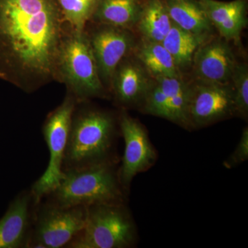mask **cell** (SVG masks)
<instances>
[{"instance_id":"cb8c5ba5","label":"cell","mask_w":248,"mask_h":248,"mask_svg":"<svg viewBox=\"0 0 248 248\" xmlns=\"http://www.w3.org/2000/svg\"><path fill=\"white\" fill-rule=\"evenodd\" d=\"M248 159V128L243 130L237 146L234 151L223 162V166L228 169H233Z\"/></svg>"},{"instance_id":"5bb4252c","label":"cell","mask_w":248,"mask_h":248,"mask_svg":"<svg viewBox=\"0 0 248 248\" xmlns=\"http://www.w3.org/2000/svg\"><path fill=\"white\" fill-rule=\"evenodd\" d=\"M214 27L227 42H239L240 36L247 26L245 0L224 1L199 0Z\"/></svg>"},{"instance_id":"52a82bcc","label":"cell","mask_w":248,"mask_h":248,"mask_svg":"<svg viewBox=\"0 0 248 248\" xmlns=\"http://www.w3.org/2000/svg\"><path fill=\"white\" fill-rule=\"evenodd\" d=\"M86 215L87 207L82 205L61 207L40 202L27 248H66L82 231Z\"/></svg>"},{"instance_id":"ffe728a7","label":"cell","mask_w":248,"mask_h":248,"mask_svg":"<svg viewBox=\"0 0 248 248\" xmlns=\"http://www.w3.org/2000/svg\"><path fill=\"white\" fill-rule=\"evenodd\" d=\"M137 60L153 78L181 76L174 60L161 42L143 40L137 48Z\"/></svg>"},{"instance_id":"8992f818","label":"cell","mask_w":248,"mask_h":248,"mask_svg":"<svg viewBox=\"0 0 248 248\" xmlns=\"http://www.w3.org/2000/svg\"><path fill=\"white\" fill-rule=\"evenodd\" d=\"M78 103L71 93L47 117L43 134L48 146V165L44 174L32 186L31 192L38 204L58 187L63 176V162L66 152L72 116Z\"/></svg>"},{"instance_id":"5b68a950","label":"cell","mask_w":248,"mask_h":248,"mask_svg":"<svg viewBox=\"0 0 248 248\" xmlns=\"http://www.w3.org/2000/svg\"><path fill=\"white\" fill-rule=\"evenodd\" d=\"M138 241L136 224L124 203L94 204L87 207L82 231L69 248H129Z\"/></svg>"},{"instance_id":"9a60e30c","label":"cell","mask_w":248,"mask_h":248,"mask_svg":"<svg viewBox=\"0 0 248 248\" xmlns=\"http://www.w3.org/2000/svg\"><path fill=\"white\" fill-rule=\"evenodd\" d=\"M171 20L183 30L208 40L213 26L199 0H166Z\"/></svg>"},{"instance_id":"7c38bea8","label":"cell","mask_w":248,"mask_h":248,"mask_svg":"<svg viewBox=\"0 0 248 248\" xmlns=\"http://www.w3.org/2000/svg\"><path fill=\"white\" fill-rule=\"evenodd\" d=\"M37 205L31 190L22 192L11 202L0 219V248H27Z\"/></svg>"},{"instance_id":"ac0fdd59","label":"cell","mask_w":248,"mask_h":248,"mask_svg":"<svg viewBox=\"0 0 248 248\" xmlns=\"http://www.w3.org/2000/svg\"><path fill=\"white\" fill-rule=\"evenodd\" d=\"M206 40L183 30L172 23L170 30L161 43L170 54L181 73L192 67L196 50Z\"/></svg>"},{"instance_id":"3957f363","label":"cell","mask_w":248,"mask_h":248,"mask_svg":"<svg viewBox=\"0 0 248 248\" xmlns=\"http://www.w3.org/2000/svg\"><path fill=\"white\" fill-rule=\"evenodd\" d=\"M116 164V161H107L64 171L58 187L45 197L46 202L61 207L124 203L125 191Z\"/></svg>"},{"instance_id":"d6986e66","label":"cell","mask_w":248,"mask_h":248,"mask_svg":"<svg viewBox=\"0 0 248 248\" xmlns=\"http://www.w3.org/2000/svg\"><path fill=\"white\" fill-rule=\"evenodd\" d=\"M172 22L162 0H148L143 4L137 24L143 40L162 42L172 27Z\"/></svg>"},{"instance_id":"2e32d148","label":"cell","mask_w":248,"mask_h":248,"mask_svg":"<svg viewBox=\"0 0 248 248\" xmlns=\"http://www.w3.org/2000/svg\"><path fill=\"white\" fill-rule=\"evenodd\" d=\"M143 4L141 0H99L91 19L98 24L130 30L136 27Z\"/></svg>"},{"instance_id":"e0dca14e","label":"cell","mask_w":248,"mask_h":248,"mask_svg":"<svg viewBox=\"0 0 248 248\" xmlns=\"http://www.w3.org/2000/svg\"><path fill=\"white\" fill-rule=\"evenodd\" d=\"M166 96L169 110V121L189 129L187 120L190 84L181 76L154 78Z\"/></svg>"},{"instance_id":"7402d4cb","label":"cell","mask_w":248,"mask_h":248,"mask_svg":"<svg viewBox=\"0 0 248 248\" xmlns=\"http://www.w3.org/2000/svg\"><path fill=\"white\" fill-rule=\"evenodd\" d=\"M231 84L232 88L233 95L236 114L244 119L248 115V68L246 63H236Z\"/></svg>"},{"instance_id":"4fadbf2b","label":"cell","mask_w":248,"mask_h":248,"mask_svg":"<svg viewBox=\"0 0 248 248\" xmlns=\"http://www.w3.org/2000/svg\"><path fill=\"white\" fill-rule=\"evenodd\" d=\"M152 80L137 60L125 58L116 68L112 86L117 102L124 107L141 104Z\"/></svg>"},{"instance_id":"9c48e42d","label":"cell","mask_w":248,"mask_h":248,"mask_svg":"<svg viewBox=\"0 0 248 248\" xmlns=\"http://www.w3.org/2000/svg\"><path fill=\"white\" fill-rule=\"evenodd\" d=\"M120 126L125 148L122 165L118 169L119 179L124 191L126 192L134 178L154 166L157 160V154L146 128L138 120L122 112Z\"/></svg>"},{"instance_id":"ba28073f","label":"cell","mask_w":248,"mask_h":248,"mask_svg":"<svg viewBox=\"0 0 248 248\" xmlns=\"http://www.w3.org/2000/svg\"><path fill=\"white\" fill-rule=\"evenodd\" d=\"M236 115L232 88L229 84L195 80L190 84L189 129L200 128Z\"/></svg>"},{"instance_id":"30bf717a","label":"cell","mask_w":248,"mask_h":248,"mask_svg":"<svg viewBox=\"0 0 248 248\" xmlns=\"http://www.w3.org/2000/svg\"><path fill=\"white\" fill-rule=\"evenodd\" d=\"M88 35L99 77L104 87L110 88L117 67L135 47L130 30L99 24Z\"/></svg>"},{"instance_id":"6da1fadb","label":"cell","mask_w":248,"mask_h":248,"mask_svg":"<svg viewBox=\"0 0 248 248\" xmlns=\"http://www.w3.org/2000/svg\"><path fill=\"white\" fill-rule=\"evenodd\" d=\"M65 24L59 0H0V79L27 93L58 81Z\"/></svg>"},{"instance_id":"8fae6325","label":"cell","mask_w":248,"mask_h":248,"mask_svg":"<svg viewBox=\"0 0 248 248\" xmlns=\"http://www.w3.org/2000/svg\"><path fill=\"white\" fill-rule=\"evenodd\" d=\"M236 63L232 49L227 41L208 39L196 50L192 68L196 80L229 84Z\"/></svg>"},{"instance_id":"7a4b0ae2","label":"cell","mask_w":248,"mask_h":248,"mask_svg":"<svg viewBox=\"0 0 248 248\" xmlns=\"http://www.w3.org/2000/svg\"><path fill=\"white\" fill-rule=\"evenodd\" d=\"M117 137L113 116L95 108L75 109L72 116L63 172L116 161Z\"/></svg>"},{"instance_id":"277c9868","label":"cell","mask_w":248,"mask_h":248,"mask_svg":"<svg viewBox=\"0 0 248 248\" xmlns=\"http://www.w3.org/2000/svg\"><path fill=\"white\" fill-rule=\"evenodd\" d=\"M58 81L66 84L77 103L106 97L107 89L99 77L86 31L67 32L59 56Z\"/></svg>"},{"instance_id":"603a6c76","label":"cell","mask_w":248,"mask_h":248,"mask_svg":"<svg viewBox=\"0 0 248 248\" xmlns=\"http://www.w3.org/2000/svg\"><path fill=\"white\" fill-rule=\"evenodd\" d=\"M141 108L143 112L169 120V110L166 96L156 80H152L143 97Z\"/></svg>"},{"instance_id":"44dd1931","label":"cell","mask_w":248,"mask_h":248,"mask_svg":"<svg viewBox=\"0 0 248 248\" xmlns=\"http://www.w3.org/2000/svg\"><path fill=\"white\" fill-rule=\"evenodd\" d=\"M99 0H59L66 24L77 32L85 31L86 24L93 17Z\"/></svg>"}]
</instances>
